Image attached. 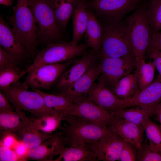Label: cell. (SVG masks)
Here are the masks:
<instances>
[{
  "mask_svg": "<svg viewBox=\"0 0 161 161\" xmlns=\"http://www.w3.org/2000/svg\"><path fill=\"white\" fill-rule=\"evenodd\" d=\"M14 0H0V4L8 7L11 6L13 4Z\"/></svg>",
  "mask_w": 161,
  "mask_h": 161,
  "instance_id": "ee69618b",
  "label": "cell"
},
{
  "mask_svg": "<svg viewBox=\"0 0 161 161\" xmlns=\"http://www.w3.org/2000/svg\"><path fill=\"white\" fill-rule=\"evenodd\" d=\"M68 144L61 132L54 134L38 146L28 149L27 159L39 161H53L54 158L59 155Z\"/></svg>",
  "mask_w": 161,
  "mask_h": 161,
  "instance_id": "4fadbf2b",
  "label": "cell"
},
{
  "mask_svg": "<svg viewBox=\"0 0 161 161\" xmlns=\"http://www.w3.org/2000/svg\"><path fill=\"white\" fill-rule=\"evenodd\" d=\"M98 18L103 30L99 57L118 58L134 56L126 23L109 18Z\"/></svg>",
  "mask_w": 161,
  "mask_h": 161,
  "instance_id": "6da1fadb",
  "label": "cell"
},
{
  "mask_svg": "<svg viewBox=\"0 0 161 161\" xmlns=\"http://www.w3.org/2000/svg\"><path fill=\"white\" fill-rule=\"evenodd\" d=\"M154 114L156 116V120L160 123L161 128V101L156 106Z\"/></svg>",
  "mask_w": 161,
  "mask_h": 161,
  "instance_id": "7bdbcfd3",
  "label": "cell"
},
{
  "mask_svg": "<svg viewBox=\"0 0 161 161\" xmlns=\"http://www.w3.org/2000/svg\"><path fill=\"white\" fill-rule=\"evenodd\" d=\"M0 143L4 146L13 150L15 145L19 141L15 134L11 132L1 131Z\"/></svg>",
  "mask_w": 161,
  "mask_h": 161,
  "instance_id": "74e56055",
  "label": "cell"
},
{
  "mask_svg": "<svg viewBox=\"0 0 161 161\" xmlns=\"http://www.w3.org/2000/svg\"><path fill=\"white\" fill-rule=\"evenodd\" d=\"M137 161H161V151L151 146L146 139L137 149Z\"/></svg>",
  "mask_w": 161,
  "mask_h": 161,
  "instance_id": "836d02e7",
  "label": "cell"
},
{
  "mask_svg": "<svg viewBox=\"0 0 161 161\" xmlns=\"http://www.w3.org/2000/svg\"><path fill=\"white\" fill-rule=\"evenodd\" d=\"M149 48H153L161 52V32L153 34Z\"/></svg>",
  "mask_w": 161,
  "mask_h": 161,
  "instance_id": "b9f144b4",
  "label": "cell"
},
{
  "mask_svg": "<svg viewBox=\"0 0 161 161\" xmlns=\"http://www.w3.org/2000/svg\"><path fill=\"white\" fill-rule=\"evenodd\" d=\"M22 60L0 47V70L8 68L19 67Z\"/></svg>",
  "mask_w": 161,
  "mask_h": 161,
  "instance_id": "e575fe53",
  "label": "cell"
},
{
  "mask_svg": "<svg viewBox=\"0 0 161 161\" xmlns=\"http://www.w3.org/2000/svg\"><path fill=\"white\" fill-rule=\"evenodd\" d=\"M123 140L111 131L98 141L88 144L98 161H118Z\"/></svg>",
  "mask_w": 161,
  "mask_h": 161,
  "instance_id": "9a60e30c",
  "label": "cell"
},
{
  "mask_svg": "<svg viewBox=\"0 0 161 161\" xmlns=\"http://www.w3.org/2000/svg\"><path fill=\"white\" fill-rule=\"evenodd\" d=\"M12 8L13 14L6 17L10 24L29 54L35 56L38 40L31 0H17Z\"/></svg>",
  "mask_w": 161,
  "mask_h": 161,
  "instance_id": "7a4b0ae2",
  "label": "cell"
},
{
  "mask_svg": "<svg viewBox=\"0 0 161 161\" xmlns=\"http://www.w3.org/2000/svg\"><path fill=\"white\" fill-rule=\"evenodd\" d=\"M14 134L28 149L38 146L54 135L44 133L38 130L32 124L30 117H28Z\"/></svg>",
  "mask_w": 161,
  "mask_h": 161,
  "instance_id": "ffe728a7",
  "label": "cell"
},
{
  "mask_svg": "<svg viewBox=\"0 0 161 161\" xmlns=\"http://www.w3.org/2000/svg\"><path fill=\"white\" fill-rule=\"evenodd\" d=\"M99 54L92 49L86 52L62 73L55 84L58 92L67 89L71 85L84 74L89 67L98 59Z\"/></svg>",
  "mask_w": 161,
  "mask_h": 161,
  "instance_id": "7c38bea8",
  "label": "cell"
},
{
  "mask_svg": "<svg viewBox=\"0 0 161 161\" xmlns=\"http://www.w3.org/2000/svg\"><path fill=\"white\" fill-rule=\"evenodd\" d=\"M161 101V77L157 76L152 83L128 100L121 109L137 106L148 107L154 111Z\"/></svg>",
  "mask_w": 161,
  "mask_h": 161,
  "instance_id": "ac0fdd59",
  "label": "cell"
},
{
  "mask_svg": "<svg viewBox=\"0 0 161 161\" xmlns=\"http://www.w3.org/2000/svg\"><path fill=\"white\" fill-rule=\"evenodd\" d=\"M15 110L12 104L0 91V112H8Z\"/></svg>",
  "mask_w": 161,
  "mask_h": 161,
  "instance_id": "ab89813d",
  "label": "cell"
},
{
  "mask_svg": "<svg viewBox=\"0 0 161 161\" xmlns=\"http://www.w3.org/2000/svg\"><path fill=\"white\" fill-rule=\"evenodd\" d=\"M97 79L87 94L88 97L111 113L121 109L127 101L118 98L106 87L100 75Z\"/></svg>",
  "mask_w": 161,
  "mask_h": 161,
  "instance_id": "5bb4252c",
  "label": "cell"
},
{
  "mask_svg": "<svg viewBox=\"0 0 161 161\" xmlns=\"http://www.w3.org/2000/svg\"><path fill=\"white\" fill-rule=\"evenodd\" d=\"M87 47L84 44L75 45L71 41L48 44L36 54L33 62L26 70L28 73L43 65L61 63L80 57L86 52Z\"/></svg>",
  "mask_w": 161,
  "mask_h": 161,
  "instance_id": "52a82bcc",
  "label": "cell"
},
{
  "mask_svg": "<svg viewBox=\"0 0 161 161\" xmlns=\"http://www.w3.org/2000/svg\"><path fill=\"white\" fill-rule=\"evenodd\" d=\"M136 68L140 92L153 81L156 68L153 61L146 62L143 59L137 65Z\"/></svg>",
  "mask_w": 161,
  "mask_h": 161,
  "instance_id": "f546056e",
  "label": "cell"
},
{
  "mask_svg": "<svg viewBox=\"0 0 161 161\" xmlns=\"http://www.w3.org/2000/svg\"><path fill=\"white\" fill-rule=\"evenodd\" d=\"M108 127L123 140L128 142L137 149L143 142L144 129L137 125L115 117Z\"/></svg>",
  "mask_w": 161,
  "mask_h": 161,
  "instance_id": "2e32d148",
  "label": "cell"
},
{
  "mask_svg": "<svg viewBox=\"0 0 161 161\" xmlns=\"http://www.w3.org/2000/svg\"><path fill=\"white\" fill-rule=\"evenodd\" d=\"M26 73V69L10 68L0 70V88L8 86L19 81Z\"/></svg>",
  "mask_w": 161,
  "mask_h": 161,
  "instance_id": "d6a6232c",
  "label": "cell"
},
{
  "mask_svg": "<svg viewBox=\"0 0 161 161\" xmlns=\"http://www.w3.org/2000/svg\"><path fill=\"white\" fill-rule=\"evenodd\" d=\"M8 23L2 15L0 17V46L2 48L16 56L23 59L28 53Z\"/></svg>",
  "mask_w": 161,
  "mask_h": 161,
  "instance_id": "d6986e66",
  "label": "cell"
},
{
  "mask_svg": "<svg viewBox=\"0 0 161 161\" xmlns=\"http://www.w3.org/2000/svg\"><path fill=\"white\" fill-rule=\"evenodd\" d=\"M63 120L67 123L59 129L67 143L89 144L96 142L110 133L108 127L101 126L79 117L69 115Z\"/></svg>",
  "mask_w": 161,
  "mask_h": 161,
  "instance_id": "5b68a950",
  "label": "cell"
},
{
  "mask_svg": "<svg viewBox=\"0 0 161 161\" xmlns=\"http://www.w3.org/2000/svg\"><path fill=\"white\" fill-rule=\"evenodd\" d=\"M33 126L38 130L44 133L52 134L57 129H59L62 117L58 113L37 117H30Z\"/></svg>",
  "mask_w": 161,
  "mask_h": 161,
  "instance_id": "f1b7e54d",
  "label": "cell"
},
{
  "mask_svg": "<svg viewBox=\"0 0 161 161\" xmlns=\"http://www.w3.org/2000/svg\"><path fill=\"white\" fill-rule=\"evenodd\" d=\"M143 126L149 144L154 148L161 151V128L160 125L147 117Z\"/></svg>",
  "mask_w": 161,
  "mask_h": 161,
  "instance_id": "4dcf8cb0",
  "label": "cell"
},
{
  "mask_svg": "<svg viewBox=\"0 0 161 161\" xmlns=\"http://www.w3.org/2000/svg\"><path fill=\"white\" fill-rule=\"evenodd\" d=\"M137 149L130 143L123 140L118 161H136Z\"/></svg>",
  "mask_w": 161,
  "mask_h": 161,
  "instance_id": "d590c367",
  "label": "cell"
},
{
  "mask_svg": "<svg viewBox=\"0 0 161 161\" xmlns=\"http://www.w3.org/2000/svg\"><path fill=\"white\" fill-rule=\"evenodd\" d=\"M73 101L72 109L68 115L76 116L105 127H108L114 118L113 114L101 108L90 100L87 95Z\"/></svg>",
  "mask_w": 161,
  "mask_h": 161,
  "instance_id": "8fae6325",
  "label": "cell"
},
{
  "mask_svg": "<svg viewBox=\"0 0 161 161\" xmlns=\"http://www.w3.org/2000/svg\"><path fill=\"white\" fill-rule=\"evenodd\" d=\"M120 99L127 101L139 92L136 69L120 80L111 90Z\"/></svg>",
  "mask_w": 161,
  "mask_h": 161,
  "instance_id": "d4e9b609",
  "label": "cell"
},
{
  "mask_svg": "<svg viewBox=\"0 0 161 161\" xmlns=\"http://www.w3.org/2000/svg\"><path fill=\"white\" fill-rule=\"evenodd\" d=\"M100 74L98 63L97 61L92 64L86 71L67 89L58 92L73 101L80 97L87 95Z\"/></svg>",
  "mask_w": 161,
  "mask_h": 161,
  "instance_id": "e0dca14e",
  "label": "cell"
},
{
  "mask_svg": "<svg viewBox=\"0 0 161 161\" xmlns=\"http://www.w3.org/2000/svg\"><path fill=\"white\" fill-rule=\"evenodd\" d=\"M38 41L47 44L63 41L49 0H31Z\"/></svg>",
  "mask_w": 161,
  "mask_h": 161,
  "instance_id": "8992f818",
  "label": "cell"
},
{
  "mask_svg": "<svg viewBox=\"0 0 161 161\" xmlns=\"http://www.w3.org/2000/svg\"><path fill=\"white\" fill-rule=\"evenodd\" d=\"M28 88L18 81L0 89L16 111H27L37 117L56 113L47 106L39 93L35 90H29Z\"/></svg>",
  "mask_w": 161,
  "mask_h": 161,
  "instance_id": "3957f363",
  "label": "cell"
},
{
  "mask_svg": "<svg viewBox=\"0 0 161 161\" xmlns=\"http://www.w3.org/2000/svg\"><path fill=\"white\" fill-rule=\"evenodd\" d=\"M79 0H49L56 22L62 32H65L75 5Z\"/></svg>",
  "mask_w": 161,
  "mask_h": 161,
  "instance_id": "484cf974",
  "label": "cell"
},
{
  "mask_svg": "<svg viewBox=\"0 0 161 161\" xmlns=\"http://www.w3.org/2000/svg\"><path fill=\"white\" fill-rule=\"evenodd\" d=\"M28 117L24 111L0 112V131L14 134Z\"/></svg>",
  "mask_w": 161,
  "mask_h": 161,
  "instance_id": "83f0119b",
  "label": "cell"
},
{
  "mask_svg": "<svg viewBox=\"0 0 161 161\" xmlns=\"http://www.w3.org/2000/svg\"><path fill=\"white\" fill-rule=\"evenodd\" d=\"M35 90L43 96L47 106L59 114L62 119L68 115L72 109L73 101L59 92L50 94L39 89Z\"/></svg>",
  "mask_w": 161,
  "mask_h": 161,
  "instance_id": "cb8c5ba5",
  "label": "cell"
},
{
  "mask_svg": "<svg viewBox=\"0 0 161 161\" xmlns=\"http://www.w3.org/2000/svg\"><path fill=\"white\" fill-rule=\"evenodd\" d=\"M146 13L153 34L159 32L161 30V0H151Z\"/></svg>",
  "mask_w": 161,
  "mask_h": 161,
  "instance_id": "1f68e13d",
  "label": "cell"
},
{
  "mask_svg": "<svg viewBox=\"0 0 161 161\" xmlns=\"http://www.w3.org/2000/svg\"><path fill=\"white\" fill-rule=\"evenodd\" d=\"M28 149L24 144L19 140L13 149V150L20 158L21 161H25L27 159Z\"/></svg>",
  "mask_w": 161,
  "mask_h": 161,
  "instance_id": "60d3db41",
  "label": "cell"
},
{
  "mask_svg": "<svg viewBox=\"0 0 161 161\" xmlns=\"http://www.w3.org/2000/svg\"><path fill=\"white\" fill-rule=\"evenodd\" d=\"M147 4L140 5L126 20L137 65L144 59L153 34L146 15Z\"/></svg>",
  "mask_w": 161,
  "mask_h": 161,
  "instance_id": "277c9868",
  "label": "cell"
},
{
  "mask_svg": "<svg viewBox=\"0 0 161 161\" xmlns=\"http://www.w3.org/2000/svg\"><path fill=\"white\" fill-rule=\"evenodd\" d=\"M147 51L150 58L152 60L156 69L158 71V76L161 77V52L152 48H148Z\"/></svg>",
  "mask_w": 161,
  "mask_h": 161,
  "instance_id": "f35d334b",
  "label": "cell"
},
{
  "mask_svg": "<svg viewBox=\"0 0 161 161\" xmlns=\"http://www.w3.org/2000/svg\"><path fill=\"white\" fill-rule=\"evenodd\" d=\"M154 110L145 106H137L118 109L112 113L116 117L143 126L146 119L154 115Z\"/></svg>",
  "mask_w": 161,
  "mask_h": 161,
  "instance_id": "4316f807",
  "label": "cell"
},
{
  "mask_svg": "<svg viewBox=\"0 0 161 161\" xmlns=\"http://www.w3.org/2000/svg\"><path fill=\"white\" fill-rule=\"evenodd\" d=\"M75 58L59 63L48 64L36 67L28 73L23 84L34 90H49L55 84L63 72Z\"/></svg>",
  "mask_w": 161,
  "mask_h": 161,
  "instance_id": "9c48e42d",
  "label": "cell"
},
{
  "mask_svg": "<svg viewBox=\"0 0 161 161\" xmlns=\"http://www.w3.org/2000/svg\"><path fill=\"white\" fill-rule=\"evenodd\" d=\"M101 76L105 85L111 90L121 78L136 68L135 57H98Z\"/></svg>",
  "mask_w": 161,
  "mask_h": 161,
  "instance_id": "ba28073f",
  "label": "cell"
},
{
  "mask_svg": "<svg viewBox=\"0 0 161 161\" xmlns=\"http://www.w3.org/2000/svg\"><path fill=\"white\" fill-rule=\"evenodd\" d=\"M88 21L84 34L86 44L87 47L99 54L102 36L101 23L94 12L88 7Z\"/></svg>",
  "mask_w": 161,
  "mask_h": 161,
  "instance_id": "44dd1931",
  "label": "cell"
},
{
  "mask_svg": "<svg viewBox=\"0 0 161 161\" xmlns=\"http://www.w3.org/2000/svg\"><path fill=\"white\" fill-rule=\"evenodd\" d=\"M143 0H88V7L98 18L121 21L128 13L136 9Z\"/></svg>",
  "mask_w": 161,
  "mask_h": 161,
  "instance_id": "30bf717a",
  "label": "cell"
},
{
  "mask_svg": "<svg viewBox=\"0 0 161 161\" xmlns=\"http://www.w3.org/2000/svg\"><path fill=\"white\" fill-rule=\"evenodd\" d=\"M87 1L79 0L72 15L73 29L71 42L73 45H78L84 34L88 20Z\"/></svg>",
  "mask_w": 161,
  "mask_h": 161,
  "instance_id": "7402d4cb",
  "label": "cell"
},
{
  "mask_svg": "<svg viewBox=\"0 0 161 161\" xmlns=\"http://www.w3.org/2000/svg\"><path fill=\"white\" fill-rule=\"evenodd\" d=\"M98 161L88 144L76 143L66 146L53 161Z\"/></svg>",
  "mask_w": 161,
  "mask_h": 161,
  "instance_id": "603a6c76",
  "label": "cell"
},
{
  "mask_svg": "<svg viewBox=\"0 0 161 161\" xmlns=\"http://www.w3.org/2000/svg\"><path fill=\"white\" fill-rule=\"evenodd\" d=\"M0 161H21L15 151L0 143Z\"/></svg>",
  "mask_w": 161,
  "mask_h": 161,
  "instance_id": "8d00e7d4",
  "label": "cell"
}]
</instances>
